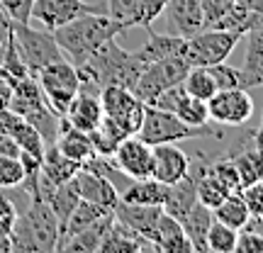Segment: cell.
<instances>
[{"instance_id":"1","label":"cell","mask_w":263,"mask_h":253,"mask_svg":"<svg viewBox=\"0 0 263 253\" xmlns=\"http://www.w3.org/2000/svg\"><path fill=\"white\" fill-rule=\"evenodd\" d=\"M76 68H78V78H81V93L100 95V90L110 88V85L132 90V85L137 83V78L146 68V64L141 61L139 51H127L115 39H110L93 56H88Z\"/></svg>"},{"instance_id":"2","label":"cell","mask_w":263,"mask_h":253,"mask_svg":"<svg viewBox=\"0 0 263 253\" xmlns=\"http://www.w3.org/2000/svg\"><path fill=\"white\" fill-rule=\"evenodd\" d=\"M124 25L120 20L110 17L107 12H88L81 17L71 20L64 27H57L51 34L57 39L68 61L73 66H81L88 56H93L105 42L115 39L124 32Z\"/></svg>"},{"instance_id":"3","label":"cell","mask_w":263,"mask_h":253,"mask_svg":"<svg viewBox=\"0 0 263 253\" xmlns=\"http://www.w3.org/2000/svg\"><path fill=\"white\" fill-rule=\"evenodd\" d=\"M12 251L17 253H51L57 251L59 222L47 200H29L25 209L17 212L12 224Z\"/></svg>"},{"instance_id":"4","label":"cell","mask_w":263,"mask_h":253,"mask_svg":"<svg viewBox=\"0 0 263 253\" xmlns=\"http://www.w3.org/2000/svg\"><path fill=\"white\" fill-rule=\"evenodd\" d=\"M188 71H190V64H188V59L183 56V51L173 54V56L159 59V61L149 64L141 71L137 83L132 85V93L137 95L141 103L151 105L163 90L183 83V78H185Z\"/></svg>"},{"instance_id":"5","label":"cell","mask_w":263,"mask_h":253,"mask_svg":"<svg viewBox=\"0 0 263 253\" xmlns=\"http://www.w3.org/2000/svg\"><path fill=\"white\" fill-rule=\"evenodd\" d=\"M12 39L32 75L39 73L44 66L64 59V51L49 29H34L29 27V22H12Z\"/></svg>"},{"instance_id":"6","label":"cell","mask_w":263,"mask_h":253,"mask_svg":"<svg viewBox=\"0 0 263 253\" xmlns=\"http://www.w3.org/2000/svg\"><path fill=\"white\" fill-rule=\"evenodd\" d=\"M244 34L232 32V29H200L197 34L185 39L183 44V56L188 59L190 66H215L229 59Z\"/></svg>"},{"instance_id":"7","label":"cell","mask_w":263,"mask_h":253,"mask_svg":"<svg viewBox=\"0 0 263 253\" xmlns=\"http://www.w3.org/2000/svg\"><path fill=\"white\" fill-rule=\"evenodd\" d=\"M42 93L47 98V103L57 110L59 114H64L68 110V105L73 100L78 90H81V78H78V68H76L68 59H59L54 64L44 66L39 73H34Z\"/></svg>"},{"instance_id":"8","label":"cell","mask_w":263,"mask_h":253,"mask_svg":"<svg viewBox=\"0 0 263 253\" xmlns=\"http://www.w3.org/2000/svg\"><path fill=\"white\" fill-rule=\"evenodd\" d=\"M205 129L207 124L205 127H190V124L180 122L168 110H159L154 105H146V112H144L137 137L141 141H146L149 146H159V144H178L185 139H195Z\"/></svg>"},{"instance_id":"9","label":"cell","mask_w":263,"mask_h":253,"mask_svg":"<svg viewBox=\"0 0 263 253\" xmlns=\"http://www.w3.org/2000/svg\"><path fill=\"white\" fill-rule=\"evenodd\" d=\"M100 105H103V114L110 117L117 127H122L127 134H137L146 112V103H141L129 88H103L100 90Z\"/></svg>"},{"instance_id":"10","label":"cell","mask_w":263,"mask_h":253,"mask_svg":"<svg viewBox=\"0 0 263 253\" xmlns=\"http://www.w3.org/2000/svg\"><path fill=\"white\" fill-rule=\"evenodd\" d=\"M207 114L210 122L222 127H244L254 117V98L246 88H232V90H217L207 100Z\"/></svg>"},{"instance_id":"11","label":"cell","mask_w":263,"mask_h":253,"mask_svg":"<svg viewBox=\"0 0 263 253\" xmlns=\"http://www.w3.org/2000/svg\"><path fill=\"white\" fill-rule=\"evenodd\" d=\"M88 12H105V10L103 5H90L85 0H34L29 20H37L44 29L54 32L57 27H64L71 20Z\"/></svg>"},{"instance_id":"12","label":"cell","mask_w":263,"mask_h":253,"mask_svg":"<svg viewBox=\"0 0 263 253\" xmlns=\"http://www.w3.org/2000/svg\"><path fill=\"white\" fill-rule=\"evenodd\" d=\"M110 161L132 180L151 178V170H154V146H149L146 141H141L137 134H132V137H127L115 149Z\"/></svg>"},{"instance_id":"13","label":"cell","mask_w":263,"mask_h":253,"mask_svg":"<svg viewBox=\"0 0 263 253\" xmlns=\"http://www.w3.org/2000/svg\"><path fill=\"white\" fill-rule=\"evenodd\" d=\"M81 170V163L66 159L57 149V144H47L44 156H42V168H39V197L47 200L59 185L71 180Z\"/></svg>"},{"instance_id":"14","label":"cell","mask_w":263,"mask_h":253,"mask_svg":"<svg viewBox=\"0 0 263 253\" xmlns=\"http://www.w3.org/2000/svg\"><path fill=\"white\" fill-rule=\"evenodd\" d=\"M73 183L78 188V195L81 200H88V202H95V205L105 207V209H112L117 202H120V190L110 178H105L103 173L98 170H90L81 166V170L73 176Z\"/></svg>"},{"instance_id":"15","label":"cell","mask_w":263,"mask_h":253,"mask_svg":"<svg viewBox=\"0 0 263 253\" xmlns=\"http://www.w3.org/2000/svg\"><path fill=\"white\" fill-rule=\"evenodd\" d=\"M190 170V156L176 144H159L154 146V170L151 178L161 180L163 185L178 183Z\"/></svg>"},{"instance_id":"16","label":"cell","mask_w":263,"mask_h":253,"mask_svg":"<svg viewBox=\"0 0 263 253\" xmlns=\"http://www.w3.org/2000/svg\"><path fill=\"white\" fill-rule=\"evenodd\" d=\"M163 12L168 17L171 29L183 39H188L193 34H197L200 29H205L202 0H166Z\"/></svg>"},{"instance_id":"17","label":"cell","mask_w":263,"mask_h":253,"mask_svg":"<svg viewBox=\"0 0 263 253\" xmlns=\"http://www.w3.org/2000/svg\"><path fill=\"white\" fill-rule=\"evenodd\" d=\"M161 215H163V207L161 205H132V202H117L112 207V217L120 224L129 226L132 231L141 234L144 239L151 241V234L159 224Z\"/></svg>"},{"instance_id":"18","label":"cell","mask_w":263,"mask_h":253,"mask_svg":"<svg viewBox=\"0 0 263 253\" xmlns=\"http://www.w3.org/2000/svg\"><path fill=\"white\" fill-rule=\"evenodd\" d=\"M66 122L81 131H93L98 124L103 122V105H100V95L93 93H81L76 95L68 110L64 112Z\"/></svg>"},{"instance_id":"19","label":"cell","mask_w":263,"mask_h":253,"mask_svg":"<svg viewBox=\"0 0 263 253\" xmlns=\"http://www.w3.org/2000/svg\"><path fill=\"white\" fill-rule=\"evenodd\" d=\"M246 37V54L241 71V85L249 88H263V25L249 29Z\"/></svg>"},{"instance_id":"20","label":"cell","mask_w":263,"mask_h":253,"mask_svg":"<svg viewBox=\"0 0 263 253\" xmlns=\"http://www.w3.org/2000/svg\"><path fill=\"white\" fill-rule=\"evenodd\" d=\"M151 246L154 251H161V253H190L193 251V244L188 241V236L183 231V226L176 217L171 215H161L159 224L154 229L151 234Z\"/></svg>"},{"instance_id":"21","label":"cell","mask_w":263,"mask_h":253,"mask_svg":"<svg viewBox=\"0 0 263 253\" xmlns=\"http://www.w3.org/2000/svg\"><path fill=\"white\" fill-rule=\"evenodd\" d=\"M57 149L64 153L66 159L76 161L83 166L85 161H90L95 156V149H93V141H90V134L88 131H81L71 127L66 122V117H61V127H59V137H57Z\"/></svg>"},{"instance_id":"22","label":"cell","mask_w":263,"mask_h":253,"mask_svg":"<svg viewBox=\"0 0 263 253\" xmlns=\"http://www.w3.org/2000/svg\"><path fill=\"white\" fill-rule=\"evenodd\" d=\"M103 253H139V251H154L149 239H144L141 234L132 231L129 226L120 224L117 219H112V224L105 234L103 244H100Z\"/></svg>"},{"instance_id":"23","label":"cell","mask_w":263,"mask_h":253,"mask_svg":"<svg viewBox=\"0 0 263 253\" xmlns=\"http://www.w3.org/2000/svg\"><path fill=\"white\" fill-rule=\"evenodd\" d=\"M212 222H215V215L202 202H195L190 207L188 215L180 219V226H183V231L188 236V241L193 244L195 253H207V231H210Z\"/></svg>"},{"instance_id":"24","label":"cell","mask_w":263,"mask_h":253,"mask_svg":"<svg viewBox=\"0 0 263 253\" xmlns=\"http://www.w3.org/2000/svg\"><path fill=\"white\" fill-rule=\"evenodd\" d=\"M107 212H112V209H105V207L95 205V202H88V200H81L78 205H76V209L71 212V217H68V222H66L64 231L59 234V241H57V251H64L66 241L71 239V236H76L78 231H83L85 226H90L93 222H98L103 215H107Z\"/></svg>"},{"instance_id":"25","label":"cell","mask_w":263,"mask_h":253,"mask_svg":"<svg viewBox=\"0 0 263 253\" xmlns=\"http://www.w3.org/2000/svg\"><path fill=\"white\" fill-rule=\"evenodd\" d=\"M112 212H107L103 215L98 222H93L90 226H85L83 231H78L76 236H71L68 241H66L64 251H71V253H98L100 251V244H103L105 234H107V229L112 224Z\"/></svg>"},{"instance_id":"26","label":"cell","mask_w":263,"mask_h":253,"mask_svg":"<svg viewBox=\"0 0 263 253\" xmlns=\"http://www.w3.org/2000/svg\"><path fill=\"white\" fill-rule=\"evenodd\" d=\"M166 190H168V185H163L156 178L129 180V185L120 192V200L132 202V205H163Z\"/></svg>"},{"instance_id":"27","label":"cell","mask_w":263,"mask_h":253,"mask_svg":"<svg viewBox=\"0 0 263 253\" xmlns=\"http://www.w3.org/2000/svg\"><path fill=\"white\" fill-rule=\"evenodd\" d=\"M183 44L185 39L178 37V34H156L149 29V39L144 42V47L137 49L139 51L141 61L149 66L159 59H166V56H173V54H180L183 51Z\"/></svg>"},{"instance_id":"28","label":"cell","mask_w":263,"mask_h":253,"mask_svg":"<svg viewBox=\"0 0 263 253\" xmlns=\"http://www.w3.org/2000/svg\"><path fill=\"white\" fill-rule=\"evenodd\" d=\"M88 134H90V141H93L95 156H107V159H110L115 153V149L129 137L122 127H117V124H115L110 117H105V114H103V122L98 124L93 131H88Z\"/></svg>"},{"instance_id":"29","label":"cell","mask_w":263,"mask_h":253,"mask_svg":"<svg viewBox=\"0 0 263 253\" xmlns=\"http://www.w3.org/2000/svg\"><path fill=\"white\" fill-rule=\"evenodd\" d=\"M173 114L178 117L180 122L190 124V127H205L210 124V114H207V100L193 98L183 90L180 85L178 95H176V103H173Z\"/></svg>"},{"instance_id":"30","label":"cell","mask_w":263,"mask_h":253,"mask_svg":"<svg viewBox=\"0 0 263 253\" xmlns=\"http://www.w3.org/2000/svg\"><path fill=\"white\" fill-rule=\"evenodd\" d=\"M78 202H81V195H78V188H76L73 178L66 180L64 185H59V188L47 197V205L51 207V212L57 215L59 234L64 231L66 222H68V217H71V212L76 209V205H78Z\"/></svg>"},{"instance_id":"31","label":"cell","mask_w":263,"mask_h":253,"mask_svg":"<svg viewBox=\"0 0 263 253\" xmlns=\"http://www.w3.org/2000/svg\"><path fill=\"white\" fill-rule=\"evenodd\" d=\"M212 215H215L217 222L232 226V229H236V231H239V229H244V226L249 224V219H251L241 192H232V195H227L224 200L212 209Z\"/></svg>"},{"instance_id":"32","label":"cell","mask_w":263,"mask_h":253,"mask_svg":"<svg viewBox=\"0 0 263 253\" xmlns=\"http://www.w3.org/2000/svg\"><path fill=\"white\" fill-rule=\"evenodd\" d=\"M232 161L236 166L239 180H241V188L258 183L263 178V153L254 149V144H249L244 149H239L236 153H232Z\"/></svg>"},{"instance_id":"33","label":"cell","mask_w":263,"mask_h":253,"mask_svg":"<svg viewBox=\"0 0 263 253\" xmlns=\"http://www.w3.org/2000/svg\"><path fill=\"white\" fill-rule=\"evenodd\" d=\"M183 90L193 98H200V100H210L212 95L217 93V85L212 73L207 71V66H190V71L183 78Z\"/></svg>"},{"instance_id":"34","label":"cell","mask_w":263,"mask_h":253,"mask_svg":"<svg viewBox=\"0 0 263 253\" xmlns=\"http://www.w3.org/2000/svg\"><path fill=\"white\" fill-rule=\"evenodd\" d=\"M10 137L20 144V149L27 151V153H32L34 159H42V156H44L47 144H44V139H42V134H39V131L34 129L27 120H22V117H20L17 122H15V127H12V131H10Z\"/></svg>"},{"instance_id":"35","label":"cell","mask_w":263,"mask_h":253,"mask_svg":"<svg viewBox=\"0 0 263 253\" xmlns=\"http://www.w3.org/2000/svg\"><path fill=\"white\" fill-rule=\"evenodd\" d=\"M227 195H232V192L222 185V180L217 178L210 168H207L205 173L197 178V202H202L205 207L215 209V207L219 205Z\"/></svg>"},{"instance_id":"36","label":"cell","mask_w":263,"mask_h":253,"mask_svg":"<svg viewBox=\"0 0 263 253\" xmlns=\"http://www.w3.org/2000/svg\"><path fill=\"white\" fill-rule=\"evenodd\" d=\"M236 236L239 231L232 229V226L222 224V222H212L210 231H207V251L212 253H234L236 246Z\"/></svg>"},{"instance_id":"37","label":"cell","mask_w":263,"mask_h":253,"mask_svg":"<svg viewBox=\"0 0 263 253\" xmlns=\"http://www.w3.org/2000/svg\"><path fill=\"white\" fill-rule=\"evenodd\" d=\"M210 170L222 180V185H224L229 192H241V180H239V173H236V166H234V161H232V156H219V159H215L210 163Z\"/></svg>"},{"instance_id":"38","label":"cell","mask_w":263,"mask_h":253,"mask_svg":"<svg viewBox=\"0 0 263 253\" xmlns=\"http://www.w3.org/2000/svg\"><path fill=\"white\" fill-rule=\"evenodd\" d=\"M22 180H25V166L20 163V159L0 153V188L3 190L20 188Z\"/></svg>"},{"instance_id":"39","label":"cell","mask_w":263,"mask_h":253,"mask_svg":"<svg viewBox=\"0 0 263 253\" xmlns=\"http://www.w3.org/2000/svg\"><path fill=\"white\" fill-rule=\"evenodd\" d=\"M207 71H210V73H212V78H215L217 90L244 88V85H241V71H239V68H234V66H229L227 61L215 64V66H207Z\"/></svg>"},{"instance_id":"40","label":"cell","mask_w":263,"mask_h":253,"mask_svg":"<svg viewBox=\"0 0 263 253\" xmlns=\"http://www.w3.org/2000/svg\"><path fill=\"white\" fill-rule=\"evenodd\" d=\"M234 253H263V234L249 224L244 229H239Z\"/></svg>"},{"instance_id":"41","label":"cell","mask_w":263,"mask_h":253,"mask_svg":"<svg viewBox=\"0 0 263 253\" xmlns=\"http://www.w3.org/2000/svg\"><path fill=\"white\" fill-rule=\"evenodd\" d=\"M234 5H236V0H202V20H205V29L215 27L217 20L224 17Z\"/></svg>"},{"instance_id":"42","label":"cell","mask_w":263,"mask_h":253,"mask_svg":"<svg viewBox=\"0 0 263 253\" xmlns=\"http://www.w3.org/2000/svg\"><path fill=\"white\" fill-rule=\"evenodd\" d=\"M241 197H244L249 215L254 217V219H263V183L261 180L241 188Z\"/></svg>"},{"instance_id":"43","label":"cell","mask_w":263,"mask_h":253,"mask_svg":"<svg viewBox=\"0 0 263 253\" xmlns=\"http://www.w3.org/2000/svg\"><path fill=\"white\" fill-rule=\"evenodd\" d=\"M166 0H139V27L151 29L154 20H159L163 15Z\"/></svg>"},{"instance_id":"44","label":"cell","mask_w":263,"mask_h":253,"mask_svg":"<svg viewBox=\"0 0 263 253\" xmlns=\"http://www.w3.org/2000/svg\"><path fill=\"white\" fill-rule=\"evenodd\" d=\"M32 3L34 0H0V8L8 12L12 22H29Z\"/></svg>"},{"instance_id":"45","label":"cell","mask_w":263,"mask_h":253,"mask_svg":"<svg viewBox=\"0 0 263 253\" xmlns=\"http://www.w3.org/2000/svg\"><path fill=\"white\" fill-rule=\"evenodd\" d=\"M17 120H20V114H15L10 107H3V105H0V137L10 134Z\"/></svg>"},{"instance_id":"46","label":"cell","mask_w":263,"mask_h":253,"mask_svg":"<svg viewBox=\"0 0 263 253\" xmlns=\"http://www.w3.org/2000/svg\"><path fill=\"white\" fill-rule=\"evenodd\" d=\"M10 37H12V20H10V15L5 10L0 8V51L5 49Z\"/></svg>"},{"instance_id":"47","label":"cell","mask_w":263,"mask_h":253,"mask_svg":"<svg viewBox=\"0 0 263 253\" xmlns=\"http://www.w3.org/2000/svg\"><path fill=\"white\" fill-rule=\"evenodd\" d=\"M0 153L3 156H12V159H20V153H22V149H20V144L10 134H5V137H0Z\"/></svg>"},{"instance_id":"48","label":"cell","mask_w":263,"mask_h":253,"mask_svg":"<svg viewBox=\"0 0 263 253\" xmlns=\"http://www.w3.org/2000/svg\"><path fill=\"white\" fill-rule=\"evenodd\" d=\"M12 226L0 222V253H12Z\"/></svg>"},{"instance_id":"49","label":"cell","mask_w":263,"mask_h":253,"mask_svg":"<svg viewBox=\"0 0 263 253\" xmlns=\"http://www.w3.org/2000/svg\"><path fill=\"white\" fill-rule=\"evenodd\" d=\"M10 93H12V85L0 75V105L3 107H8V103H10Z\"/></svg>"},{"instance_id":"50","label":"cell","mask_w":263,"mask_h":253,"mask_svg":"<svg viewBox=\"0 0 263 253\" xmlns=\"http://www.w3.org/2000/svg\"><path fill=\"white\" fill-rule=\"evenodd\" d=\"M239 5H244L246 10H251V12H256V15H261L263 17V0H236Z\"/></svg>"},{"instance_id":"51","label":"cell","mask_w":263,"mask_h":253,"mask_svg":"<svg viewBox=\"0 0 263 253\" xmlns=\"http://www.w3.org/2000/svg\"><path fill=\"white\" fill-rule=\"evenodd\" d=\"M251 144H254V149L258 151V153H263V124L251 131Z\"/></svg>"},{"instance_id":"52","label":"cell","mask_w":263,"mask_h":253,"mask_svg":"<svg viewBox=\"0 0 263 253\" xmlns=\"http://www.w3.org/2000/svg\"><path fill=\"white\" fill-rule=\"evenodd\" d=\"M261 124H263V112H261Z\"/></svg>"},{"instance_id":"53","label":"cell","mask_w":263,"mask_h":253,"mask_svg":"<svg viewBox=\"0 0 263 253\" xmlns=\"http://www.w3.org/2000/svg\"><path fill=\"white\" fill-rule=\"evenodd\" d=\"M0 192H3V188H0Z\"/></svg>"},{"instance_id":"54","label":"cell","mask_w":263,"mask_h":253,"mask_svg":"<svg viewBox=\"0 0 263 253\" xmlns=\"http://www.w3.org/2000/svg\"><path fill=\"white\" fill-rule=\"evenodd\" d=\"M261 183H263V178H261Z\"/></svg>"}]
</instances>
